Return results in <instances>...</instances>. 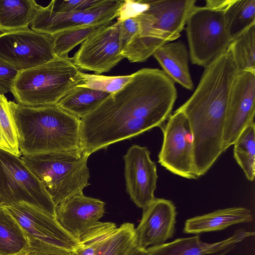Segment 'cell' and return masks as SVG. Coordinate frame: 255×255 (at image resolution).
<instances>
[{"label":"cell","instance_id":"obj_36","mask_svg":"<svg viewBox=\"0 0 255 255\" xmlns=\"http://www.w3.org/2000/svg\"><path fill=\"white\" fill-rule=\"evenodd\" d=\"M145 250L136 247L128 255H145Z\"/></svg>","mask_w":255,"mask_h":255},{"label":"cell","instance_id":"obj_31","mask_svg":"<svg viewBox=\"0 0 255 255\" xmlns=\"http://www.w3.org/2000/svg\"><path fill=\"white\" fill-rule=\"evenodd\" d=\"M27 245L15 255H74L72 251L44 242L28 234Z\"/></svg>","mask_w":255,"mask_h":255},{"label":"cell","instance_id":"obj_8","mask_svg":"<svg viewBox=\"0 0 255 255\" xmlns=\"http://www.w3.org/2000/svg\"><path fill=\"white\" fill-rule=\"evenodd\" d=\"M163 139L158 162L172 173L189 179H196L194 164L192 131L188 120L176 110L160 127Z\"/></svg>","mask_w":255,"mask_h":255},{"label":"cell","instance_id":"obj_10","mask_svg":"<svg viewBox=\"0 0 255 255\" xmlns=\"http://www.w3.org/2000/svg\"><path fill=\"white\" fill-rule=\"evenodd\" d=\"M123 1L102 0L87 10L64 13L54 11L50 4L45 7L38 4L30 26L34 31L52 35L75 27L112 22L119 16Z\"/></svg>","mask_w":255,"mask_h":255},{"label":"cell","instance_id":"obj_14","mask_svg":"<svg viewBox=\"0 0 255 255\" xmlns=\"http://www.w3.org/2000/svg\"><path fill=\"white\" fill-rule=\"evenodd\" d=\"M145 146L134 144L123 156L126 191L139 208H145L155 199L158 178L155 163Z\"/></svg>","mask_w":255,"mask_h":255},{"label":"cell","instance_id":"obj_25","mask_svg":"<svg viewBox=\"0 0 255 255\" xmlns=\"http://www.w3.org/2000/svg\"><path fill=\"white\" fill-rule=\"evenodd\" d=\"M234 145V156L250 181L255 176V125H248L239 135Z\"/></svg>","mask_w":255,"mask_h":255},{"label":"cell","instance_id":"obj_19","mask_svg":"<svg viewBox=\"0 0 255 255\" xmlns=\"http://www.w3.org/2000/svg\"><path fill=\"white\" fill-rule=\"evenodd\" d=\"M253 220L251 211L245 208L219 209L187 219L185 222L183 232L198 234L218 231L235 224L252 222Z\"/></svg>","mask_w":255,"mask_h":255},{"label":"cell","instance_id":"obj_20","mask_svg":"<svg viewBox=\"0 0 255 255\" xmlns=\"http://www.w3.org/2000/svg\"><path fill=\"white\" fill-rule=\"evenodd\" d=\"M37 5L34 0H0L1 33L28 28Z\"/></svg>","mask_w":255,"mask_h":255},{"label":"cell","instance_id":"obj_34","mask_svg":"<svg viewBox=\"0 0 255 255\" xmlns=\"http://www.w3.org/2000/svg\"><path fill=\"white\" fill-rule=\"evenodd\" d=\"M119 22L120 41L122 51L123 48L137 35L139 26L138 22L134 18H129Z\"/></svg>","mask_w":255,"mask_h":255},{"label":"cell","instance_id":"obj_15","mask_svg":"<svg viewBox=\"0 0 255 255\" xmlns=\"http://www.w3.org/2000/svg\"><path fill=\"white\" fill-rule=\"evenodd\" d=\"M177 212L170 200L156 198L143 209L136 228L137 247L147 248L160 245L172 238L175 231Z\"/></svg>","mask_w":255,"mask_h":255},{"label":"cell","instance_id":"obj_33","mask_svg":"<svg viewBox=\"0 0 255 255\" xmlns=\"http://www.w3.org/2000/svg\"><path fill=\"white\" fill-rule=\"evenodd\" d=\"M18 71L0 58V94L11 92Z\"/></svg>","mask_w":255,"mask_h":255},{"label":"cell","instance_id":"obj_32","mask_svg":"<svg viewBox=\"0 0 255 255\" xmlns=\"http://www.w3.org/2000/svg\"><path fill=\"white\" fill-rule=\"evenodd\" d=\"M102 0H52L50 3L52 9L57 12H70L83 11L91 8Z\"/></svg>","mask_w":255,"mask_h":255},{"label":"cell","instance_id":"obj_26","mask_svg":"<svg viewBox=\"0 0 255 255\" xmlns=\"http://www.w3.org/2000/svg\"><path fill=\"white\" fill-rule=\"evenodd\" d=\"M113 22L75 27L53 34L54 53L57 57H68L69 52L77 45Z\"/></svg>","mask_w":255,"mask_h":255},{"label":"cell","instance_id":"obj_28","mask_svg":"<svg viewBox=\"0 0 255 255\" xmlns=\"http://www.w3.org/2000/svg\"><path fill=\"white\" fill-rule=\"evenodd\" d=\"M0 149L18 157L21 156L12 109L9 101L2 94H0Z\"/></svg>","mask_w":255,"mask_h":255},{"label":"cell","instance_id":"obj_2","mask_svg":"<svg viewBox=\"0 0 255 255\" xmlns=\"http://www.w3.org/2000/svg\"><path fill=\"white\" fill-rule=\"evenodd\" d=\"M9 103L21 155L81 149L80 118L57 104L30 107Z\"/></svg>","mask_w":255,"mask_h":255},{"label":"cell","instance_id":"obj_12","mask_svg":"<svg viewBox=\"0 0 255 255\" xmlns=\"http://www.w3.org/2000/svg\"><path fill=\"white\" fill-rule=\"evenodd\" d=\"M255 114V73L237 74L230 91L223 137L222 151L233 145Z\"/></svg>","mask_w":255,"mask_h":255},{"label":"cell","instance_id":"obj_29","mask_svg":"<svg viewBox=\"0 0 255 255\" xmlns=\"http://www.w3.org/2000/svg\"><path fill=\"white\" fill-rule=\"evenodd\" d=\"M137 246L134 225L125 223L116 228L97 255H128Z\"/></svg>","mask_w":255,"mask_h":255},{"label":"cell","instance_id":"obj_11","mask_svg":"<svg viewBox=\"0 0 255 255\" xmlns=\"http://www.w3.org/2000/svg\"><path fill=\"white\" fill-rule=\"evenodd\" d=\"M81 70L100 75L110 71L124 59L122 54L118 21L93 33L84 41L72 57Z\"/></svg>","mask_w":255,"mask_h":255},{"label":"cell","instance_id":"obj_4","mask_svg":"<svg viewBox=\"0 0 255 255\" xmlns=\"http://www.w3.org/2000/svg\"><path fill=\"white\" fill-rule=\"evenodd\" d=\"M90 155L81 149L22 155L21 160L43 184L56 207L89 186Z\"/></svg>","mask_w":255,"mask_h":255},{"label":"cell","instance_id":"obj_5","mask_svg":"<svg viewBox=\"0 0 255 255\" xmlns=\"http://www.w3.org/2000/svg\"><path fill=\"white\" fill-rule=\"evenodd\" d=\"M146 8L134 18L139 28L134 39L140 50L153 53L161 45L178 39L196 0H144Z\"/></svg>","mask_w":255,"mask_h":255},{"label":"cell","instance_id":"obj_9","mask_svg":"<svg viewBox=\"0 0 255 255\" xmlns=\"http://www.w3.org/2000/svg\"><path fill=\"white\" fill-rule=\"evenodd\" d=\"M52 35L29 28L0 33V58L18 71L47 63L56 56Z\"/></svg>","mask_w":255,"mask_h":255},{"label":"cell","instance_id":"obj_23","mask_svg":"<svg viewBox=\"0 0 255 255\" xmlns=\"http://www.w3.org/2000/svg\"><path fill=\"white\" fill-rule=\"evenodd\" d=\"M28 242V233L0 207V255H15L24 248Z\"/></svg>","mask_w":255,"mask_h":255},{"label":"cell","instance_id":"obj_21","mask_svg":"<svg viewBox=\"0 0 255 255\" xmlns=\"http://www.w3.org/2000/svg\"><path fill=\"white\" fill-rule=\"evenodd\" d=\"M110 94L77 86L61 99L57 105L81 119L95 109Z\"/></svg>","mask_w":255,"mask_h":255},{"label":"cell","instance_id":"obj_22","mask_svg":"<svg viewBox=\"0 0 255 255\" xmlns=\"http://www.w3.org/2000/svg\"><path fill=\"white\" fill-rule=\"evenodd\" d=\"M228 50L237 74L255 73V24L230 41Z\"/></svg>","mask_w":255,"mask_h":255},{"label":"cell","instance_id":"obj_24","mask_svg":"<svg viewBox=\"0 0 255 255\" xmlns=\"http://www.w3.org/2000/svg\"><path fill=\"white\" fill-rule=\"evenodd\" d=\"M224 15L231 41L255 24V0H231Z\"/></svg>","mask_w":255,"mask_h":255},{"label":"cell","instance_id":"obj_13","mask_svg":"<svg viewBox=\"0 0 255 255\" xmlns=\"http://www.w3.org/2000/svg\"><path fill=\"white\" fill-rule=\"evenodd\" d=\"M0 207L40 241L72 252L78 245V240L61 227L55 216L36 206L20 202Z\"/></svg>","mask_w":255,"mask_h":255},{"label":"cell","instance_id":"obj_35","mask_svg":"<svg viewBox=\"0 0 255 255\" xmlns=\"http://www.w3.org/2000/svg\"><path fill=\"white\" fill-rule=\"evenodd\" d=\"M205 6L224 11L231 0H206Z\"/></svg>","mask_w":255,"mask_h":255},{"label":"cell","instance_id":"obj_7","mask_svg":"<svg viewBox=\"0 0 255 255\" xmlns=\"http://www.w3.org/2000/svg\"><path fill=\"white\" fill-rule=\"evenodd\" d=\"M20 202L55 216L56 206L43 184L20 157L0 149V207Z\"/></svg>","mask_w":255,"mask_h":255},{"label":"cell","instance_id":"obj_6","mask_svg":"<svg viewBox=\"0 0 255 255\" xmlns=\"http://www.w3.org/2000/svg\"><path fill=\"white\" fill-rule=\"evenodd\" d=\"M186 25L192 64L205 67L227 50L230 39L224 11L196 5Z\"/></svg>","mask_w":255,"mask_h":255},{"label":"cell","instance_id":"obj_27","mask_svg":"<svg viewBox=\"0 0 255 255\" xmlns=\"http://www.w3.org/2000/svg\"><path fill=\"white\" fill-rule=\"evenodd\" d=\"M117 228L115 223L99 222L79 238L74 255H97Z\"/></svg>","mask_w":255,"mask_h":255},{"label":"cell","instance_id":"obj_17","mask_svg":"<svg viewBox=\"0 0 255 255\" xmlns=\"http://www.w3.org/2000/svg\"><path fill=\"white\" fill-rule=\"evenodd\" d=\"M254 235V232L240 229L229 238L214 243L202 242L197 235L149 247L145 251V255H226L237 244Z\"/></svg>","mask_w":255,"mask_h":255},{"label":"cell","instance_id":"obj_30","mask_svg":"<svg viewBox=\"0 0 255 255\" xmlns=\"http://www.w3.org/2000/svg\"><path fill=\"white\" fill-rule=\"evenodd\" d=\"M133 75L108 76L83 72L82 79L77 86L112 94L122 89Z\"/></svg>","mask_w":255,"mask_h":255},{"label":"cell","instance_id":"obj_18","mask_svg":"<svg viewBox=\"0 0 255 255\" xmlns=\"http://www.w3.org/2000/svg\"><path fill=\"white\" fill-rule=\"evenodd\" d=\"M152 56L162 71L174 82L189 90L194 84L189 67V53L182 41L166 43L158 48Z\"/></svg>","mask_w":255,"mask_h":255},{"label":"cell","instance_id":"obj_1","mask_svg":"<svg viewBox=\"0 0 255 255\" xmlns=\"http://www.w3.org/2000/svg\"><path fill=\"white\" fill-rule=\"evenodd\" d=\"M132 75L122 89L80 119L81 149L89 155L160 127L171 115L177 98L175 83L157 68Z\"/></svg>","mask_w":255,"mask_h":255},{"label":"cell","instance_id":"obj_16","mask_svg":"<svg viewBox=\"0 0 255 255\" xmlns=\"http://www.w3.org/2000/svg\"><path fill=\"white\" fill-rule=\"evenodd\" d=\"M105 204L83 193L77 194L56 207L55 217L61 227L78 240L100 222Z\"/></svg>","mask_w":255,"mask_h":255},{"label":"cell","instance_id":"obj_3","mask_svg":"<svg viewBox=\"0 0 255 255\" xmlns=\"http://www.w3.org/2000/svg\"><path fill=\"white\" fill-rule=\"evenodd\" d=\"M82 73L72 57L56 56L45 64L18 71L11 93L16 103L21 105H56L81 83Z\"/></svg>","mask_w":255,"mask_h":255}]
</instances>
